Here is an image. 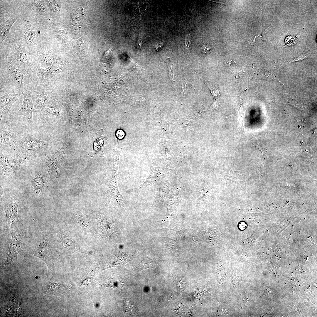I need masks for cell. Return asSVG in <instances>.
I'll list each match as a JSON object with an SVG mask.
<instances>
[{"instance_id":"1","label":"cell","mask_w":317,"mask_h":317,"mask_svg":"<svg viewBox=\"0 0 317 317\" xmlns=\"http://www.w3.org/2000/svg\"><path fill=\"white\" fill-rule=\"evenodd\" d=\"M0 74V87L21 95L31 85V75L7 59L1 63Z\"/></svg>"},{"instance_id":"12","label":"cell","mask_w":317,"mask_h":317,"mask_svg":"<svg viewBox=\"0 0 317 317\" xmlns=\"http://www.w3.org/2000/svg\"><path fill=\"white\" fill-rule=\"evenodd\" d=\"M115 231L112 222L104 217L97 218L96 234L101 238L112 236Z\"/></svg>"},{"instance_id":"24","label":"cell","mask_w":317,"mask_h":317,"mask_svg":"<svg viewBox=\"0 0 317 317\" xmlns=\"http://www.w3.org/2000/svg\"><path fill=\"white\" fill-rule=\"evenodd\" d=\"M52 1L50 2L48 4V7L50 10L53 12L57 11L58 9V4L57 1Z\"/></svg>"},{"instance_id":"28","label":"cell","mask_w":317,"mask_h":317,"mask_svg":"<svg viewBox=\"0 0 317 317\" xmlns=\"http://www.w3.org/2000/svg\"><path fill=\"white\" fill-rule=\"evenodd\" d=\"M164 45V43L162 42L159 43L156 46L155 49V50H156L157 51L158 50H159Z\"/></svg>"},{"instance_id":"3","label":"cell","mask_w":317,"mask_h":317,"mask_svg":"<svg viewBox=\"0 0 317 317\" xmlns=\"http://www.w3.org/2000/svg\"><path fill=\"white\" fill-rule=\"evenodd\" d=\"M34 220L38 225L42 232V238L40 243L36 246L33 252V254L42 259L46 264L48 274L54 270V264L57 258L58 252L49 240L45 227Z\"/></svg>"},{"instance_id":"29","label":"cell","mask_w":317,"mask_h":317,"mask_svg":"<svg viewBox=\"0 0 317 317\" xmlns=\"http://www.w3.org/2000/svg\"><path fill=\"white\" fill-rule=\"evenodd\" d=\"M225 63H226V64H227L228 65L229 64V65H231V64H232V65H235V62L233 61H232V60H231L230 62H229V63H227V62H226Z\"/></svg>"},{"instance_id":"16","label":"cell","mask_w":317,"mask_h":317,"mask_svg":"<svg viewBox=\"0 0 317 317\" xmlns=\"http://www.w3.org/2000/svg\"><path fill=\"white\" fill-rule=\"evenodd\" d=\"M1 166L3 168L8 169L13 168L18 164V161L14 160L11 157L4 156L1 153Z\"/></svg>"},{"instance_id":"26","label":"cell","mask_w":317,"mask_h":317,"mask_svg":"<svg viewBox=\"0 0 317 317\" xmlns=\"http://www.w3.org/2000/svg\"><path fill=\"white\" fill-rule=\"evenodd\" d=\"M191 36L187 34L185 41V45L186 48H188L190 46L191 44Z\"/></svg>"},{"instance_id":"15","label":"cell","mask_w":317,"mask_h":317,"mask_svg":"<svg viewBox=\"0 0 317 317\" xmlns=\"http://www.w3.org/2000/svg\"><path fill=\"white\" fill-rule=\"evenodd\" d=\"M17 19L15 17L9 18L3 24L0 28V42L2 43L8 36L10 29Z\"/></svg>"},{"instance_id":"8","label":"cell","mask_w":317,"mask_h":317,"mask_svg":"<svg viewBox=\"0 0 317 317\" xmlns=\"http://www.w3.org/2000/svg\"><path fill=\"white\" fill-rule=\"evenodd\" d=\"M16 228V227L11 234V238L9 254L4 264L5 265H13L16 263L17 255L22 245L21 234Z\"/></svg>"},{"instance_id":"19","label":"cell","mask_w":317,"mask_h":317,"mask_svg":"<svg viewBox=\"0 0 317 317\" xmlns=\"http://www.w3.org/2000/svg\"><path fill=\"white\" fill-rule=\"evenodd\" d=\"M165 245L169 250L176 251L179 249L178 244L175 240H171L167 241L165 243Z\"/></svg>"},{"instance_id":"23","label":"cell","mask_w":317,"mask_h":317,"mask_svg":"<svg viewBox=\"0 0 317 317\" xmlns=\"http://www.w3.org/2000/svg\"><path fill=\"white\" fill-rule=\"evenodd\" d=\"M34 34V32L32 31L26 32L24 34V38L27 42H30L32 41Z\"/></svg>"},{"instance_id":"9","label":"cell","mask_w":317,"mask_h":317,"mask_svg":"<svg viewBox=\"0 0 317 317\" xmlns=\"http://www.w3.org/2000/svg\"><path fill=\"white\" fill-rule=\"evenodd\" d=\"M21 95V94L9 89L0 88V108L2 111L0 121L4 111L7 110L9 114L11 113L12 106L20 98Z\"/></svg>"},{"instance_id":"4","label":"cell","mask_w":317,"mask_h":317,"mask_svg":"<svg viewBox=\"0 0 317 317\" xmlns=\"http://www.w3.org/2000/svg\"><path fill=\"white\" fill-rule=\"evenodd\" d=\"M56 245L60 251L67 253L79 252L89 254L88 252L81 247L66 231L59 230L57 232Z\"/></svg>"},{"instance_id":"25","label":"cell","mask_w":317,"mask_h":317,"mask_svg":"<svg viewBox=\"0 0 317 317\" xmlns=\"http://www.w3.org/2000/svg\"><path fill=\"white\" fill-rule=\"evenodd\" d=\"M142 38L141 34V33H139L137 40V49H140L141 47Z\"/></svg>"},{"instance_id":"27","label":"cell","mask_w":317,"mask_h":317,"mask_svg":"<svg viewBox=\"0 0 317 317\" xmlns=\"http://www.w3.org/2000/svg\"><path fill=\"white\" fill-rule=\"evenodd\" d=\"M173 230L177 233H178L182 238H185V237H186V235H185L184 233L182 230L178 229Z\"/></svg>"},{"instance_id":"22","label":"cell","mask_w":317,"mask_h":317,"mask_svg":"<svg viewBox=\"0 0 317 317\" xmlns=\"http://www.w3.org/2000/svg\"><path fill=\"white\" fill-rule=\"evenodd\" d=\"M58 37L65 43L67 41V38L65 32L63 30H60L56 33Z\"/></svg>"},{"instance_id":"7","label":"cell","mask_w":317,"mask_h":317,"mask_svg":"<svg viewBox=\"0 0 317 317\" xmlns=\"http://www.w3.org/2000/svg\"><path fill=\"white\" fill-rule=\"evenodd\" d=\"M31 90L33 100V112H41L52 100L51 91L34 86L32 83Z\"/></svg>"},{"instance_id":"2","label":"cell","mask_w":317,"mask_h":317,"mask_svg":"<svg viewBox=\"0 0 317 317\" xmlns=\"http://www.w3.org/2000/svg\"><path fill=\"white\" fill-rule=\"evenodd\" d=\"M64 70L63 67L60 65H51L45 68L38 66L31 73V83L50 90L54 80L63 73Z\"/></svg>"},{"instance_id":"14","label":"cell","mask_w":317,"mask_h":317,"mask_svg":"<svg viewBox=\"0 0 317 317\" xmlns=\"http://www.w3.org/2000/svg\"><path fill=\"white\" fill-rule=\"evenodd\" d=\"M157 262V258L153 256L145 257L139 264L134 268L136 271H140L149 268H153Z\"/></svg>"},{"instance_id":"10","label":"cell","mask_w":317,"mask_h":317,"mask_svg":"<svg viewBox=\"0 0 317 317\" xmlns=\"http://www.w3.org/2000/svg\"><path fill=\"white\" fill-rule=\"evenodd\" d=\"M66 148V146L63 145L58 151L50 155L45 162L50 173L57 178L60 176V169L63 163V157Z\"/></svg>"},{"instance_id":"11","label":"cell","mask_w":317,"mask_h":317,"mask_svg":"<svg viewBox=\"0 0 317 317\" xmlns=\"http://www.w3.org/2000/svg\"><path fill=\"white\" fill-rule=\"evenodd\" d=\"M31 86L28 90L22 93V95L23 96L22 104L16 115L25 116L28 119L30 122H31L33 120L32 114L33 112H34V107L31 92Z\"/></svg>"},{"instance_id":"6","label":"cell","mask_w":317,"mask_h":317,"mask_svg":"<svg viewBox=\"0 0 317 317\" xmlns=\"http://www.w3.org/2000/svg\"><path fill=\"white\" fill-rule=\"evenodd\" d=\"M20 201L16 196L12 197L8 201L3 205V208L6 215L5 227L11 234L16 226L20 223L18 218L17 210Z\"/></svg>"},{"instance_id":"20","label":"cell","mask_w":317,"mask_h":317,"mask_svg":"<svg viewBox=\"0 0 317 317\" xmlns=\"http://www.w3.org/2000/svg\"><path fill=\"white\" fill-rule=\"evenodd\" d=\"M35 6L38 11L41 13L45 12L47 9L46 5L43 1H38L35 3Z\"/></svg>"},{"instance_id":"17","label":"cell","mask_w":317,"mask_h":317,"mask_svg":"<svg viewBox=\"0 0 317 317\" xmlns=\"http://www.w3.org/2000/svg\"><path fill=\"white\" fill-rule=\"evenodd\" d=\"M77 221L80 226L83 228L87 230L91 225V220L89 217L85 214H81L77 217Z\"/></svg>"},{"instance_id":"21","label":"cell","mask_w":317,"mask_h":317,"mask_svg":"<svg viewBox=\"0 0 317 317\" xmlns=\"http://www.w3.org/2000/svg\"><path fill=\"white\" fill-rule=\"evenodd\" d=\"M200 49L202 52L206 55H208L211 51L212 49L209 45L202 43L200 45Z\"/></svg>"},{"instance_id":"13","label":"cell","mask_w":317,"mask_h":317,"mask_svg":"<svg viewBox=\"0 0 317 317\" xmlns=\"http://www.w3.org/2000/svg\"><path fill=\"white\" fill-rule=\"evenodd\" d=\"M0 145H13L15 142L16 136L11 129L5 126L0 128Z\"/></svg>"},{"instance_id":"5","label":"cell","mask_w":317,"mask_h":317,"mask_svg":"<svg viewBox=\"0 0 317 317\" xmlns=\"http://www.w3.org/2000/svg\"><path fill=\"white\" fill-rule=\"evenodd\" d=\"M131 255L125 253L113 255L95 265L90 271L89 274L94 275L109 268L121 267L131 261Z\"/></svg>"},{"instance_id":"18","label":"cell","mask_w":317,"mask_h":317,"mask_svg":"<svg viewBox=\"0 0 317 317\" xmlns=\"http://www.w3.org/2000/svg\"><path fill=\"white\" fill-rule=\"evenodd\" d=\"M267 30H266L253 36L251 38L250 43L253 45H257L260 43L263 40Z\"/></svg>"}]
</instances>
